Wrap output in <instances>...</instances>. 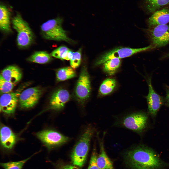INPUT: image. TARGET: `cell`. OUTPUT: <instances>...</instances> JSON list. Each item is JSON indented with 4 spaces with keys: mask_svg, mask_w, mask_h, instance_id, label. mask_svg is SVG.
I'll return each instance as SVG.
<instances>
[{
    "mask_svg": "<svg viewBox=\"0 0 169 169\" xmlns=\"http://www.w3.org/2000/svg\"><path fill=\"white\" fill-rule=\"evenodd\" d=\"M145 79L148 87V93L145 96L148 106V113L153 118L155 117L163 104L164 98L159 95L154 90L151 83L152 75H146Z\"/></svg>",
    "mask_w": 169,
    "mask_h": 169,
    "instance_id": "obj_9",
    "label": "cell"
},
{
    "mask_svg": "<svg viewBox=\"0 0 169 169\" xmlns=\"http://www.w3.org/2000/svg\"><path fill=\"white\" fill-rule=\"evenodd\" d=\"M21 92L18 90L2 94L0 97V106L3 112L9 114L14 112Z\"/></svg>",
    "mask_w": 169,
    "mask_h": 169,
    "instance_id": "obj_12",
    "label": "cell"
},
{
    "mask_svg": "<svg viewBox=\"0 0 169 169\" xmlns=\"http://www.w3.org/2000/svg\"><path fill=\"white\" fill-rule=\"evenodd\" d=\"M91 90L90 77L86 67L82 68L75 90L76 98L79 103L84 104L89 97Z\"/></svg>",
    "mask_w": 169,
    "mask_h": 169,
    "instance_id": "obj_8",
    "label": "cell"
},
{
    "mask_svg": "<svg viewBox=\"0 0 169 169\" xmlns=\"http://www.w3.org/2000/svg\"><path fill=\"white\" fill-rule=\"evenodd\" d=\"M0 28L1 31L6 33L11 32L10 24L11 13L9 10L4 5L0 7Z\"/></svg>",
    "mask_w": 169,
    "mask_h": 169,
    "instance_id": "obj_18",
    "label": "cell"
},
{
    "mask_svg": "<svg viewBox=\"0 0 169 169\" xmlns=\"http://www.w3.org/2000/svg\"><path fill=\"white\" fill-rule=\"evenodd\" d=\"M121 60L118 58H115L108 60L103 65L104 71L110 75L114 74L121 64Z\"/></svg>",
    "mask_w": 169,
    "mask_h": 169,
    "instance_id": "obj_23",
    "label": "cell"
},
{
    "mask_svg": "<svg viewBox=\"0 0 169 169\" xmlns=\"http://www.w3.org/2000/svg\"><path fill=\"white\" fill-rule=\"evenodd\" d=\"M97 154L95 148L93 149L88 169H100L98 166L97 160Z\"/></svg>",
    "mask_w": 169,
    "mask_h": 169,
    "instance_id": "obj_28",
    "label": "cell"
},
{
    "mask_svg": "<svg viewBox=\"0 0 169 169\" xmlns=\"http://www.w3.org/2000/svg\"><path fill=\"white\" fill-rule=\"evenodd\" d=\"M63 21L62 18L58 17L42 24L40 27L42 37L47 40L73 43V41L68 36L66 31L62 27Z\"/></svg>",
    "mask_w": 169,
    "mask_h": 169,
    "instance_id": "obj_2",
    "label": "cell"
},
{
    "mask_svg": "<svg viewBox=\"0 0 169 169\" xmlns=\"http://www.w3.org/2000/svg\"><path fill=\"white\" fill-rule=\"evenodd\" d=\"M32 157L24 160L17 161H9L0 163L1 166L4 169H22L25 163Z\"/></svg>",
    "mask_w": 169,
    "mask_h": 169,
    "instance_id": "obj_25",
    "label": "cell"
},
{
    "mask_svg": "<svg viewBox=\"0 0 169 169\" xmlns=\"http://www.w3.org/2000/svg\"><path fill=\"white\" fill-rule=\"evenodd\" d=\"M51 59L50 55L44 51L36 52L27 59V60L29 61L40 64L46 63Z\"/></svg>",
    "mask_w": 169,
    "mask_h": 169,
    "instance_id": "obj_20",
    "label": "cell"
},
{
    "mask_svg": "<svg viewBox=\"0 0 169 169\" xmlns=\"http://www.w3.org/2000/svg\"><path fill=\"white\" fill-rule=\"evenodd\" d=\"M42 92L39 87L27 88L21 92L19 95V101L20 107L29 108L35 106L38 102Z\"/></svg>",
    "mask_w": 169,
    "mask_h": 169,
    "instance_id": "obj_11",
    "label": "cell"
},
{
    "mask_svg": "<svg viewBox=\"0 0 169 169\" xmlns=\"http://www.w3.org/2000/svg\"><path fill=\"white\" fill-rule=\"evenodd\" d=\"M155 48L152 45L146 47L134 48L129 47H118L105 53L100 56L96 61L95 64H103L107 61L115 58L120 59L129 57L134 54Z\"/></svg>",
    "mask_w": 169,
    "mask_h": 169,
    "instance_id": "obj_5",
    "label": "cell"
},
{
    "mask_svg": "<svg viewBox=\"0 0 169 169\" xmlns=\"http://www.w3.org/2000/svg\"><path fill=\"white\" fill-rule=\"evenodd\" d=\"M81 51V49L80 48L76 52H73L70 60L71 66L73 69L77 68L80 64Z\"/></svg>",
    "mask_w": 169,
    "mask_h": 169,
    "instance_id": "obj_27",
    "label": "cell"
},
{
    "mask_svg": "<svg viewBox=\"0 0 169 169\" xmlns=\"http://www.w3.org/2000/svg\"><path fill=\"white\" fill-rule=\"evenodd\" d=\"M75 71L71 67H66L60 68L56 72V79L57 81H61L70 79L75 77Z\"/></svg>",
    "mask_w": 169,
    "mask_h": 169,
    "instance_id": "obj_21",
    "label": "cell"
},
{
    "mask_svg": "<svg viewBox=\"0 0 169 169\" xmlns=\"http://www.w3.org/2000/svg\"><path fill=\"white\" fill-rule=\"evenodd\" d=\"M15 84L6 80L0 75V89L1 94H2L11 92Z\"/></svg>",
    "mask_w": 169,
    "mask_h": 169,
    "instance_id": "obj_26",
    "label": "cell"
},
{
    "mask_svg": "<svg viewBox=\"0 0 169 169\" xmlns=\"http://www.w3.org/2000/svg\"><path fill=\"white\" fill-rule=\"evenodd\" d=\"M38 138L49 148L60 146L67 142L69 138L52 130H45L38 132Z\"/></svg>",
    "mask_w": 169,
    "mask_h": 169,
    "instance_id": "obj_10",
    "label": "cell"
},
{
    "mask_svg": "<svg viewBox=\"0 0 169 169\" xmlns=\"http://www.w3.org/2000/svg\"><path fill=\"white\" fill-rule=\"evenodd\" d=\"M73 52L65 46H61L56 48L50 53L51 57L61 60H70Z\"/></svg>",
    "mask_w": 169,
    "mask_h": 169,
    "instance_id": "obj_22",
    "label": "cell"
},
{
    "mask_svg": "<svg viewBox=\"0 0 169 169\" xmlns=\"http://www.w3.org/2000/svg\"><path fill=\"white\" fill-rule=\"evenodd\" d=\"M126 164L133 169H158L163 164L151 149L143 145L131 148L125 152Z\"/></svg>",
    "mask_w": 169,
    "mask_h": 169,
    "instance_id": "obj_1",
    "label": "cell"
},
{
    "mask_svg": "<svg viewBox=\"0 0 169 169\" xmlns=\"http://www.w3.org/2000/svg\"><path fill=\"white\" fill-rule=\"evenodd\" d=\"M94 132L93 128H88L74 148L71 157L74 165L81 167L84 165L89 150L90 141Z\"/></svg>",
    "mask_w": 169,
    "mask_h": 169,
    "instance_id": "obj_4",
    "label": "cell"
},
{
    "mask_svg": "<svg viewBox=\"0 0 169 169\" xmlns=\"http://www.w3.org/2000/svg\"><path fill=\"white\" fill-rule=\"evenodd\" d=\"M148 119V116L145 113H134L123 117L119 124L136 132L141 133L146 128Z\"/></svg>",
    "mask_w": 169,
    "mask_h": 169,
    "instance_id": "obj_6",
    "label": "cell"
},
{
    "mask_svg": "<svg viewBox=\"0 0 169 169\" xmlns=\"http://www.w3.org/2000/svg\"><path fill=\"white\" fill-rule=\"evenodd\" d=\"M149 27L166 24L169 22V9L165 8L153 13L147 20Z\"/></svg>",
    "mask_w": 169,
    "mask_h": 169,
    "instance_id": "obj_14",
    "label": "cell"
},
{
    "mask_svg": "<svg viewBox=\"0 0 169 169\" xmlns=\"http://www.w3.org/2000/svg\"><path fill=\"white\" fill-rule=\"evenodd\" d=\"M56 169H79L76 166L66 164L62 161H59L55 165Z\"/></svg>",
    "mask_w": 169,
    "mask_h": 169,
    "instance_id": "obj_29",
    "label": "cell"
},
{
    "mask_svg": "<svg viewBox=\"0 0 169 169\" xmlns=\"http://www.w3.org/2000/svg\"><path fill=\"white\" fill-rule=\"evenodd\" d=\"M143 2L145 9L152 13L169 5V0H143Z\"/></svg>",
    "mask_w": 169,
    "mask_h": 169,
    "instance_id": "obj_19",
    "label": "cell"
},
{
    "mask_svg": "<svg viewBox=\"0 0 169 169\" xmlns=\"http://www.w3.org/2000/svg\"><path fill=\"white\" fill-rule=\"evenodd\" d=\"M146 32L152 45L155 48L169 43V25H158L149 27Z\"/></svg>",
    "mask_w": 169,
    "mask_h": 169,
    "instance_id": "obj_7",
    "label": "cell"
},
{
    "mask_svg": "<svg viewBox=\"0 0 169 169\" xmlns=\"http://www.w3.org/2000/svg\"><path fill=\"white\" fill-rule=\"evenodd\" d=\"M70 98V94L67 90L62 88L58 89L51 97L50 101V108L56 110L62 109Z\"/></svg>",
    "mask_w": 169,
    "mask_h": 169,
    "instance_id": "obj_13",
    "label": "cell"
},
{
    "mask_svg": "<svg viewBox=\"0 0 169 169\" xmlns=\"http://www.w3.org/2000/svg\"><path fill=\"white\" fill-rule=\"evenodd\" d=\"M0 75L6 80L14 84L19 81L22 77L20 69L14 65L9 66L4 69Z\"/></svg>",
    "mask_w": 169,
    "mask_h": 169,
    "instance_id": "obj_16",
    "label": "cell"
},
{
    "mask_svg": "<svg viewBox=\"0 0 169 169\" xmlns=\"http://www.w3.org/2000/svg\"><path fill=\"white\" fill-rule=\"evenodd\" d=\"M116 85V81L113 79L108 78L104 80L99 88L100 93L106 95L111 93L114 89Z\"/></svg>",
    "mask_w": 169,
    "mask_h": 169,
    "instance_id": "obj_24",
    "label": "cell"
},
{
    "mask_svg": "<svg viewBox=\"0 0 169 169\" xmlns=\"http://www.w3.org/2000/svg\"><path fill=\"white\" fill-rule=\"evenodd\" d=\"M166 96L164 98L163 104L169 107V86L165 85Z\"/></svg>",
    "mask_w": 169,
    "mask_h": 169,
    "instance_id": "obj_30",
    "label": "cell"
},
{
    "mask_svg": "<svg viewBox=\"0 0 169 169\" xmlns=\"http://www.w3.org/2000/svg\"><path fill=\"white\" fill-rule=\"evenodd\" d=\"M169 57V53H167V54L163 56L162 57H161L160 59H163L164 58H167Z\"/></svg>",
    "mask_w": 169,
    "mask_h": 169,
    "instance_id": "obj_31",
    "label": "cell"
},
{
    "mask_svg": "<svg viewBox=\"0 0 169 169\" xmlns=\"http://www.w3.org/2000/svg\"><path fill=\"white\" fill-rule=\"evenodd\" d=\"M16 137L11 129L5 126L0 129V140L4 148L7 150H11L16 142Z\"/></svg>",
    "mask_w": 169,
    "mask_h": 169,
    "instance_id": "obj_15",
    "label": "cell"
},
{
    "mask_svg": "<svg viewBox=\"0 0 169 169\" xmlns=\"http://www.w3.org/2000/svg\"><path fill=\"white\" fill-rule=\"evenodd\" d=\"M105 133H104L102 138L99 141L100 151L97 157V164L100 169H114L112 161L107 156L104 144V138Z\"/></svg>",
    "mask_w": 169,
    "mask_h": 169,
    "instance_id": "obj_17",
    "label": "cell"
},
{
    "mask_svg": "<svg viewBox=\"0 0 169 169\" xmlns=\"http://www.w3.org/2000/svg\"><path fill=\"white\" fill-rule=\"evenodd\" d=\"M13 28L17 32V42L18 46L24 49L29 47L35 39L34 34L28 23L19 13L13 18Z\"/></svg>",
    "mask_w": 169,
    "mask_h": 169,
    "instance_id": "obj_3",
    "label": "cell"
}]
</instances>
